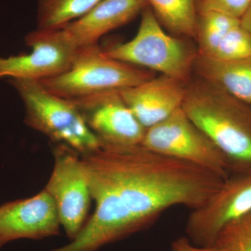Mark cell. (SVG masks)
<instances>
[{
    "instance_id": "obj_1",
    "label": "cell",
    "mask_w": 251,
    "mask_h": 251,
    "mask_svg": "<svg viewBox=\"0 0 251 251\" xmlns=\"http://www.w3.org/2000/svg\"><path fill=\"white\" fill-rule=\"evenodd\" d=\"M95 210L69 244L49 251H98L151 227L167 209L205 204L224 179L142 145H101L81 155Z\"/></svg>"
},
{
    "instance_id": "obj_2",
    "label": "cell",
    "mask_w": 251,
    "mask_h": 251,
    "mask_svg": "<svg viewBox=\"0 0 251 251\" xmlns=\"http://www.w3.org/2000/svg\"><path fill=\"white\" fill-rule=\"evenodd\" d=\"M181 108L223 153L229 175L251 173V105L197 76Z\"/></svg>"
},
{
    "instance_id": "obj_3",
    "label": "cell",
    "mask_w": 251,
    "mask_h": 251,
    "mask_svg": "<svg viewBox=\"0 0 251 251\" xmlns=\"http://www.w3.org/2000/svg\"><path fill=\"white\" fill-rule=\"evenodd\" d=\"M25 110V123L46 135L54 145H65L81 155L102 144L72 100L46 90L39 81L11 78Z\"/></svg>"
},
{
    "instance_id": "obj_4",
    "label": "cell",
    "mask_w": 251,
    "mask_h": 251,
    "mask_svg": "<svg viewBox=\"0 0 251 251\" xmlns=\"http://www.w3.org/2000/svg\"><path fill=\"white\" fill-rule=\"evenodd\" d=\"M103 51L109 58L146 68L186 83L192 79L198 54L197 50L184 39L165 32L150 6L141 13L139 29L131 40Z\"/></svg>"
},
{
    "instance_id": "obj_5",
    "label": "cell",
    "mask_w": 251,
    "mask_h": 251,
    "mask_svg": "<svg viewBox=\"0 0 251 251\" xmlns=\"http://www.w3.org/2000/svg\"><path fill=\"white\" fill-rule=\"evenodd\" d=\"M154 77L150 71L109 58L96 44L78 48L67 72L39 82L51 93L74 100L140 85Z\"/></svg>"
},
{
    "instance_id": "obj_6",
    "label": "cell",
    "mask_w": 251,
    "mask_h": 251,
    "mask_svg": "<svg viewBox=\"0 0 251 251\" xmlns=\"http://www.w3.org/2000/svg\"><path fill=\"white\" fill-rule=\"evenodd\" d=\"M141 145L153 152L201 167L223 179L229 176L223 153L182 108L147 128Z\"/></svg>"
},
{
    "instance_id": "obj_7",
    "label": "cell",
    "mask_w": 251,
    "mask_h": 251,
    "mask_svg": "<svg viewBox=\"0 0 251 251\" xmlns=\"http://www.w3.org/2000/svg\"><path fill=\"white\" fill-rule=\"evenodd\" d=\"M54 164L45 190L57 208L61 226L73 240L88 218L90 185L80 153L65 145H54Z\"/></svg>"
},
{
    "instance_id": "obj_8",
    "label": "cell",
    "mask_w": 251,
    "mask_h": 251,
    "mask_svg": "<svg viewBox=\"0 0 251 251\" xmlns=\"http://www.w3.org/2000/svg\"><path fill=\"white\" fill-rule=\"evenodd\" d=\"M29 53L0 57V79L41 80L57 76L69 70L77 47L67 31L36 29L25 36Z\"/></svg>"
},
{
    "instance_id": "obj_9",
    "label": "cell",
    "mask_w": 251,
    "mask_h": 251,
    "mask_svg": "<svg viewBox=\"0 0 251 251\" xmlns=\"http://www.w3.org/2000/svg\"><path fill=\"white\" fill-rule=\"evenodd\" d=\"M251 211V173L230 175L201 207L191 211L186 226L187 237L198 247H214L222 229Z\"/></svg>"
},
{
    "instance_id": "obj_10",
    "label": "cell",
    "mask_w": 251,
    "mask_h": 251,
    "mask_svg": "<svg viewBox=\"0 0 251 251\" xmlns=\"http://www.w3.org/2000/svg\"><path fill=\"white\" fill-rule=\"evenodd\" d=\"M71 100L102 145L114 148L141 145L147 128L126 105L119 90L103 91Z\"/></svg>"
},
{
    "instance_id": "obj_11",
    "label": "cell",
    "mask_w": 251,
    "mask_h": 251,
    "mask_svg": "<svg viewBox=\"0 0 251 251\" xmlns=\"http://www.w3.org/2000/svg\"><path fill=\"white\" fill-rule=\"evenodd\" d=\"M60 226L55 204L44 188L32 197L0 206V249L20 239L59 235Z\"/></svg>"
},
{
    "instance_id": "obj_12",
    "label": "cell",
    "mask_w": 251,
    "mask_h": 251,
    "mask_svg": "<svg viewBox=\"0 0 251 251\" xmlns=\"http://www.w3.org/2000/svg\"><path fill=\"white\" fill-rule=\"evenodd\" d=\"M187 83L161 75L140 85L119 90L122 100L146 128L181 108Z\"/></svg>"
},
{
    "instance_id": "obj_13",
    "label": "cell",
    "mask_w": 251,
    "mask_h": 251,
    "mask_svg": "<svg viewBox=\"0 0 251 251\" xmlns=\"http://www.w3.org/2000/svg\"><path fill=\"white\" fill-rule=\"evenodd\" d=\"M198 54L231 60L251 55V34L240 19L214 11H198Z\"/></svg>"
},
{
    "instance_id": "obj_14",
    "label": "cell",
    "mask_w": 251,
    "mask_h": 251,
    "mask_svg": "<svg viewBox=\"0 0 251 251\" xmlns=\"http://www.w3.org/2000/svg\"><path fill=\"white\" fill-rule=\"evenodd\" d=\"M149 6L147 0H101L64 29L77 49L98 44L109 31L128 24Z\"/></svg>"
},
{
    "instance_id": "obj_15",
    "label": "cell",
    "mask_w": 251,
    "mask_h": 251,
    "mask_svg": "<svg viewBox=\"0 0 251 251\" xmlns=\"http://www.w3.org/2000/svg\"><path fill=\"white\" fill-rule=\"evenodd\" d=\"M193 72L251 105V55L231 60L207 58L197 54Z\"/></svg>"
},
{
    "instance_id": "obj_16",
    "label": "cell",
    "mask_w": 251,
    "mask_h": 251,
    "mask_svg": "<svg viewBox=\"0 0 251 251\" xmlns=\"http://www.w3.org/2000/svg\"><path fill=\"white\" fill-rule=\"evenodd\" d=\"M158 22L181 37L195 38L197 31L196 0H147Z\"/></svg>"
},
{
    "instance_id": "obj_17",
    "label": "cell",
    "mask_w": 251,
    "mask_h": 251,
    "mask_svg": "<svg viewBox=\"0 0 251 251\" xmlns=\"http://www.w3.org/2000/svg\"><path fill=\"white\" fill-rule=\"evenodd\" d=\"M101 0H37V29H62L89 12Z\"/></svg>"
},
{
    "instance_id": "obj_18",
    "label": "cell",
    "mask_w": 251,
    "mask_h": 251,
    "mask_svg": "<svg viewBox=\"0 0 251 251\" xmlns=\"http://www.w3.org/2000/svg\"><path fill=\"white\" fill-rule=\"evenodd\" d=\"M214 247L218 251H251V211L226 225Z\"/></svg>"
},
{
    "instance_id": "obj_19",
    "label": "cell",
    "mask_w": 251,
    "mask_h": 251,
    "mask_svg": "<svg viewBox=\"0 0 251 251\" xmlns=\"http://www.w3.org/2000/svg\"><path fill=\"white\" fill-rule=\"evenodd\" d=\"M251 0H196L197 11H214L241 19Z\"/></svg>"
},
{
    "instance_id": "obj_20",
    "label": "cell",
    "mask_w": 251,
    "mask_h": 251,
    "mask_svg": "<svg viewBox=\"0 0 251 251\" xmlns=\"http://www.w3.org/2000/svg\"><path fill=\"white\" fill-rule=\"evenodd\" d=\"M170 251H218L214 247H202L195 245L187 237L175 239L172 243Z\"/></svg>"
},
{
    "instance_id": "obj_21",
    "label": "cell",
    "mask_w": 251,
    "mask_h": 251,
    "mask_svg": "<svg viewBox=\"0 0 251 251\" xmlns=\"http://www.w3.org/2000/svg\"><path fill=\"white\" fill-rule=\"evenodd\" d=\"M240 21L243 27L245 28L251 34V3L245 14L241 18Z\"/></svg>"
}]
</instances>
